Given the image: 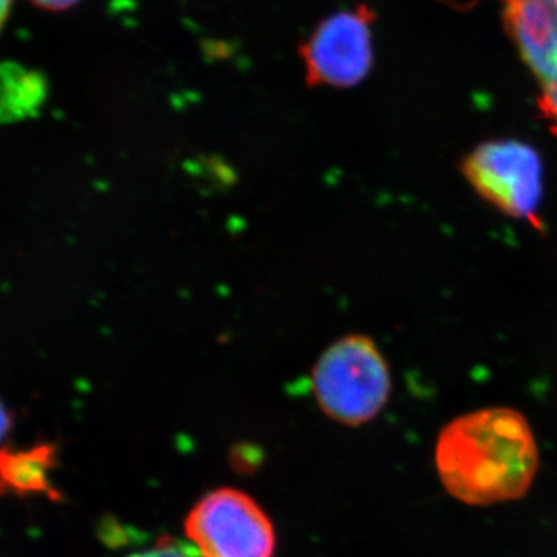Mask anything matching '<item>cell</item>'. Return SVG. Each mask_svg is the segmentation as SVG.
I'll use <instances>...</instances> for the list:
<instances>
[{
	"instance_id": "1",
	"label": "cell",
	"mask_w": 557,
	"mask_h": 557,
	"mask_svg": "<svg viewBox=\"0 0 557 557\" xmlns=\"http://www.w3.org/2000/svg\"><path fill=\"white\" fill-rule=\"evenodd\" d=\"M435 467L449 496L461 504L490 507L518 500L536 478V438L518 410H475L442 429Z\"/></svg>"
},
{
	"instance_id": "2",
	"label": "cell",
	"mask_w": 557,
	"mask_h": 557,
	"mask_svg": "<svg viewBox=\"0 0 557 557\" xmlns=\"http://www.w3.org/2000/svg\"><path fill=\"white\" fill-rule=\"evenodd\" d=\"M311 387L325 416L347 426H361L386 406L391 369L372 339L350 335L324 351L314 366Z\"/></svg>"
},
{
	"instance_id": "3",
	"label": "cell",
	"mask_w": 557,
	"mask_h": 557,
	"mask_svg": "<svg viewBox=\"0 0 557 557\" xmlns=\"http://www.w3.org/2000/svg\"><path fill=\"white\" fill-rule=\"evenodd\" d=\"M468 185L500 214L542 228L544 164L533 146L518 138L487 139L460 163Z\"/></svg>"
},
{
	"instance_id": "4",
	"label": "cell",
	"mask_w": 557,
	"mask_h": 557,
	"mask_svg": "<svg viewBox=\"0 0 557 557\" xmlns=\"http://www.w3.org/2000/svg\"><path fill=\"white\" fill-rule=\"evenodd\" d=\"M186 536L201 557H273L276 534L255 498L233 487L212 491L190 509Z\"/></svg>"
},
{
	"instance_id": "5",
	"label": "cell",
	"mask_w": 557,
	"mask_h": 557,
	"mask_svg": "<svg viewBox=\"0 0 557 557\" xmlns=\"http://www.w3.org/2000/svg\"><path fill=\"white\" fill-rule=\"evenodd\" d=\"M373 22L370 7L330 14L300 46L309 86L348 89L368 78L373 65Z\"/></svg>"
},
{
	"instance_id": "6",
	"label": "cell",
	"mask_w": 557,
	"mask_h": 557,
	"mask_svg": "<svg viewBox=\"0 0 557 557\" xmlns=\"http://www.w3.org/2000/svg\"><path fill=\"white\" fill-rule=\"evenodd\" d=\"M520 60L537 86V109L557 138V0H502Z\"/></svg>"
},
{
	"instance_id": "7",
	"label": "cell",
	"mask_w": 557,
	"mask_h": 557,
	"mask_svg": "<svg viewBox=\"0 0 557 557\" xmlns=\"http://www.w3.org/2000/svg\"><path fill=\"white\" fill-rule=\"evenodd\" d=\"M58 468V448L36 443L27 448H0V496L20 498L44 496L60 502L53 474Z\"/></svg>"
},
{
	"instance_id": "8",
	"label": "cell",
	"mask_w": 557,
	"mask_h": 557,
	"mask_svg": "<svg viewBox=\"0 0 557 557\" xmlns=\"http://www.w3.org/2000/svg\"><path fill=\"white\" fill-rule=\"evenodd\" d=\"M49 84L38 70L20 62H0V124L36 115L47 100Z\"/></svg>"
},
{
	"instance_id": "9",
	"label": "cell",
	"mask_w": 557,
	"mask_h": 557,
	"mask_svg": "<svg viewBox=\"0 0 557 557\" xmlns=\"http://www.w3.org/2000/svg\"><path fill=\"white\" fill-rule=\"evenodd\" d=\"M129 557H201V555L190 544L180 542L177 539L163 537L152 547Z\"/></svg>"
},
{
	"instance_id": "10",
	"label": "cell",
	"mask_w": 557,
	"mask_h": 557,
	"mask_svg": "<svg viewBox=\"0 0 557 557\" xmlns=\"http://www.w3.org/2000/svg\"><path fill=\"white\" fill-rule=\"evenodd\" d=\"M33 5L44 11H53V13H60V11H67L73 7L78 5L83 0H28Z\"/></svg>"
},
{
	"instance_id": "11",
	"label": "cell",
	"mask_w": 557,
	"mask_h": 557,
	"mask_svg": "<svg viewBox=\"0 0 557 557\" xmlns=\"http://www.w3.org/2000/svg\"><path fill=\"white\" fill-rule=\"evenodd\" d=\"M13 424V413L10 412V409L7 408L2 399H0V445L9 437ZM0 448H2V446H0Z\"/></svg>"
},
{
	"instance_id": "12",
	"label": "cell",
	"mask_w": 557,
	"mask_h": 557,
	"mask_svg": "<svg viewBox=\"0 0 557 557\" xmlns=\"http://www.w3.org/2000/svg\"><path fill=\"white\" fill-rule=\"evenodd\" d=\"M11 9H13V0H0V33L10 20Z\"/></svg>"
}]
</instances>
